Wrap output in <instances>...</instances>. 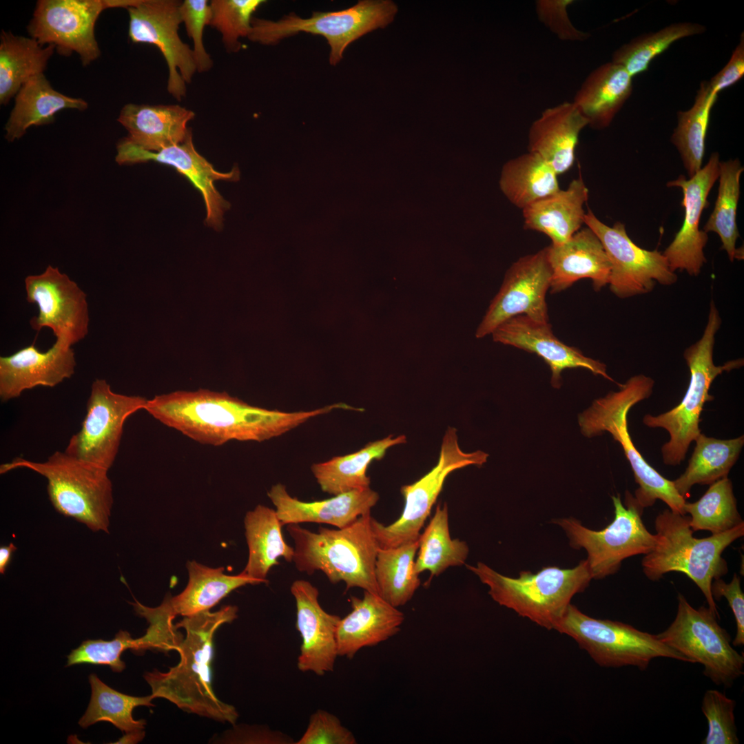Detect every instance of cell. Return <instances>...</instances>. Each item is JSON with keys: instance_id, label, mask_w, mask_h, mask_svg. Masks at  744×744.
Here are the masks:
<instances>
[{"instance_id": "1", "label": "cell", "mask_w": 744, "mask_h": 744, "mask_svg": "<svg viewBox=\"0 0 744 744\" xmlns=\"http://www.w3.org/2000/svg\"><path fill=\"white\" fill-rule=\"evenodd\" d=\"M340 402L310 411L285 412L250 405L226 392L177 391L147 400L144 410L163 424L201 444L263 442L310 419L342 409Z\"/></svg>"}, {"instance_id": "2", "label": "cell", "mask_w": 744, "mask_h": 744, "mask_svg": "<svg viewBox=\"0 0 744 744\" xmlns=\"http://www.w3.org/2000/svg\"><path fill=\"white\" fill-rule=\"evenodd\" d=\"M237 612L236 606H226L216 612L205 610L185 617L175 625L186 632L177 650L180 662L166 672L154 670L144 675L154 698L165 699L188 712L235 724L238 718L236 707L214 693L211 663L216 631L236 619Z\"/></svg>"}, {"instance_id": "3", "label": "cell", "mask_w": 744, "mask_h": 744, "mask_svg": "<svg viewBox=\"0 0 744 744\" xmlns=\"http://www.w3.org/2000/svg\"><path fill=\"white\" fill-rule=\"evenodd\" d=\"M371 519L369 512L344 528L320 526L317 533L298 524L287 525L296 569L309 575L320 570L332 583L343 581L346 590L360 588L380 595L375 572L380 546Z\"/></svg>"}, {"instance_id": "4", "label": "cell", "mask_w": 744, "mask_h": 744, "mask_svg": "<svg viewBox=\"0 0 744 744\" xmlns=\"http://www.w3.org/2000/svg\"><path fill=\"white\" fill-rule=\"evenodd\" d=\"M656 544L643 555L642 570L651 581L659 580L670 572L688 576L703 594L708 608L719 617L711 586L728 571L723 551L744 535V522L719 534L696 538L690 526L689 516L670 508L659 513L654 520Z\"/></svg>"}, {"instance_id": "5", "label": "cell", "mask_w": 744, "mask_h": 744, "mask_svg": "<svg viewBox=\"0 0 744 744\" xmlns=\"http://www.w3.org/2000/svg\"><path fill=\"white\" fill-rule=\"evenodd\" d=\"M654 381L643 374L631 377L617 391L595 400L579 415L581 433L587 437L611 434L623 450L632 469L639 487L634 496L642 508L653 506L657 499L665 503L673 512L685 515L686 502L676 490L673 482L661 475L645 460L630 437L628 427V413L639 402L648 398L653 392Z\"/></svg>"}, {"instance_id": "6", "label": "cell", "mask_w": 744, "mask_h": 744, "mask_svg": "<svg viewBox=\"0 0 744 744\" xmlns=\"http://www.w3.org/2000/svg\"><path fill=\"white\" fill-rule=\"evenodd\" d=\"M466 567L488 587L495 602L548 630L555 629L572 597L593 579L586 559L572 568L550 566L537 573L522 571L517 578L502 575L482 562Z\"/></svg>"}, {"instance_id": "7", "label": "cell", "mask_w": 744, "mask_h": 744, "mask_svg": "<svg viewBox=\"0 0 744 744\" xmlns=\"http://www.w3.org/2000/svg\"><path fill=\"white\" fill-rule=\"evenodd\" d=\"M721 324L719 312L712 300L701 338L683 353L690 378L682 400L667 412L658 415L646 414L643 418L645 426L662 428L668 432L670 439L661 448L663 462L666 465H679L685 459L691 442L701 433L700 416L705 403L714 400L709 390L714 379L725 371L743 366V358L732 360L720 366L714 364L715 336Z\"/></svg>"}, {"instance_id": "8", "label": "cell", "mask_w": 744, "mask_h": 744, "mask_svg": "<svg viewBox=\"0 0 744 744\" xmlns=\"http://www.w3.org/2000/svg\"><path fill=\"white\" fill-rule=\"evenodd\" d=\"M24 468L43 476L50 502L61 514L74 518L92 531L108 533L113 504L108 471L82 462L65 451H56L45 462L21 457L0 466V473Z\"/></svg>"}, {"instance_id": "9", "label": "cell", "mask_w": 744, "mask_h": 744, "mask_svg": "<svg viewBox=\"0 0 744 744\" xmlns=\"http://www.w3.org/2000/svg\"><path fill=\"white\" fill-rule=\"evenodd\" d=\"M391 0H360L338 11L313 12L309 18L294 12L277 21L253 17L247 39L252 42L273 45L300 32L322 36L330 48L329 61L336 65L347 48L364 34L391 23L397 12Z\"/></svg>"}, {"instance_id": "10", "label": "cell", "mask_w": 744, "mask_h": 744, "mask_svg": "<svg viewBox=\"0 0 744 744\" xmlns=\"http://www.w3.org/2000/svg\"><path fill=\"white\" fill-rule=\"evenodd\" d=\"M554 630L573 639L601 667L634 666L645 670L658 657L689 663L657 635L620 621L589 617L571 603Z\"/></svg>"}, {"instance_id": "11", "label": "cell", "mask_w": 744, "mask_h": 744, "mask_svg": "<svg viewBox=\"0 0 744 744\" xmlns=\"http://www.w3.org/2000/svg\"><path fill=\"white\" fill-rule=\"evenodd\" d=\"M612 500L614 517L602 530H591L571 517L553 521L565 531L572 548L586 551L595 579L614 574L624 559L645 555L656 544L655 535L648 530L641 519L643 508L629 491L625 493L624 504L619 495L612 496Z\"/></svg>"}, {"instance_id": "12", "label": "cell", "mask_w": 744, "mask_h": 744, "mask_svg": "<svg viewBox=\"0 0 744 744\" xmlns=\"http://www.w3.org/2000/svg\"><path fill=\"white\" fill-rule=\"evenodd\" d=\"M677 599L674 621L657 638L689 663H701L704 675L715 684L731 687L744 673L743 654L732 647L730 634L717 621L719 617L708 607L696 609L680 593Z\"/></svg>"}, {"instance_id": "13", "label": "cell", "mask_w": 744, "mask_h": 744, "mask_svg": "<svg viewBox=\"0 0 744 744\" xmlns=\"http://www.w3.org/2000/svg\"><path fill=\"white\" fill-rule=\"evenodd\" d=\"M488 457L482 451L464 452L458 444L457 430L448 427L437 464L415 482L401 487L405 504L400 517L387 526L372 517L371 526L380 548L396 547L417 540L448 475L467 466H482Z\"/></svg>"}, {"instance_id": "14", "label": "cell", "mask_w": 744, "mask_h": 744, "mask_svg": "<svg viewBox=\"0 0 744 744\" xmlns=\"http://www.w3.org/2000/svg\"><path fill=\"white\" fill-rule=\"evenodd\" d=\"M147 399L114 392L103 379L95 380L80 431L65 452L82 462L109 471L118 453L126 420L144 409Z\"/></svg>"}, {"instance_id": "15", "label": "cell", "mask_w": 744, "mask_h": 744, "mask_svg": "<svg viewBox=\"0 0 744 744\" xmlns=\"http://www.w3.org/2000/svg\"><path fill=\"white\" fill-rule=\"evenodd\" d=\"M584 224L597 235L606 251L611 265L608 285L618 298L648 293L657 282L669 286L676 282L677 276L663 253L637 246L629 238L624 224L617 222L608 226L589 208Z\"/></svg>"}, {"instance_id": "16", "label": "cell", "mask_w": 744, "mask_h": 744, "mask_svg": "<svg viewBox=\"0 0 744 744\" xmlns=\"http://www.w3.org/2000/svg\"><path fill=\"white\" fill-rule=\"evenodd\" d=\"M181 1L140 0L127 8L129 38L133 43L156 45L167 65V92L178 101L186 96L187 83L197 72L192 49L178 34Z\"/></svg>"}, {"instance_id": "17", "label": "cell", "mask_w": 744, "mask_h": 744, "mask_svg": "<svg viewBox=\"0 0 744 744\" xmlns=\"http://www.w3.org/2000/svg\"><path fill=\"white\" fill-rule=\"evenodd\" d=\"M24 282L27 301L39 308L38 315L30 320L33 330L48 327L56 340L71 347L86 337L87 295L76 282L50 265L40 274L28 276Z\"/></svg>"}, {"instance_id": "18", "label": "cell", "mask_w": 744, "mask_h": 744, "mask_svg": "<svg viewBox=\"0 0 744 744\" xmlns=\"http://www.w3.org/2000/svg\"><path fill=\"white\" fill-rule=\"evenodd\" d=\"M551 278L546 247L518 258L507 270L499 290L477 328L475 337L491 334L499 324L519 315L548 322L546 297Z\"/></svg>"}, {"instance_id": "19", "label": "cell", "mask_w": 744, "mask_h": 744, "mask_svg": "<svg viewBox=\"0 0 744 744\" xmlns=\"http://www.w3.org/2000/svg\"><path fill=\"white\" fill-rule=\"evenodd\" d=\"M107 8L105 0H40L28 30L39 44L53 45L62 55L77 53L85 66L100 56L94 26Z\"/></svg>"}, {"instance_id": "20", "label": "cell", "mask_w": 744, "mask_h": 744, "mask_svg": "<svg viewBox=\"0 0 744 744\" xmlns=\"http://www.w3.org/2000/svg\"><path fill=\"white\" fill-rule=\"evenodd\" d=\"M115 160L119 165L154 161L173 167L202 195L206 209L205 224L215 230L222 229L224 214L231 205L216 189L214 183L238 181L240 172L237 165L228 172L217 171L196 149L192 130L183 143L156 152L141 149L124 138L116 145Z\"/></svg>"}, {"instance_id": "21", "label": "cell", "mask_w": 744, "mask_h": 744, "mask_svg": "<svg viewBox=\"0 0 744 744\" xmlns=\"http://www.w3.org/2000/svg\"><path fill=\"white\" fill-rule=\"evenodd\" d=\"M719 153L713 152L707 163L689 179L680 175L667 183L668 187L681 189L683 196L682 226L663 253L673 272L685 271L690 276H697L706 262L703 249L708 236L699 229V223L703 209L709 204L710 190L719 178Z\"/></svg>"}, {"instance_id": "22", "label": "cell", "mask_w": 744, "mask_h": 744, "mask_svg": "<svg viewBox=\"0 0 744 744\" xmlns=\"http://www.w3.org/2000/svg\"><path fill=\"white\" fill-rule=\"evenodd\" d=\"M290 590L296 601V628L302 639L298 669L323 676L333 671L338 657L336 632L341 618L322 608L319 590L309 581L297 579Z\"/></svg>"}, {"instance_id": "23", "label": "cell", "mask_w": 744, "mask_h": 744, "mask_svg": "<svg viewBox=\"0 0 744 744\" xmlns=\"http://www.w3.org/2000/svg\"><path fill=\"white\" fill-rule=\"evenodd\" d=\"M496 342L534 353L541 358L551 371V384L559 389L561 372L567 369L583 368L595 375L614 382L606 372V366L584 355L578 349L568 346L553 333L548 322H540L526 316H514L499 324L491 333Z\"/></svg>"}, {"instance_id": "24", "label": "cell", "mask_w": 744, "mask_h": 744, "mask_svg": "<svg viewBox=\"0 0 744 744\" xmlns=\"http://www.w3.org/2000/svg\"><path fill=\"white\" fill-rule=\"evenodd\" d=\"M76 366L71 346L56 340L46 351L34 342L0 357V398L6 402L37 386L54 387L71 378Z\"/></svg>"}, {"instance_id": "25", "label": "cell", "mask_w": 744, "mask_h": 744, "mask_svg": "<svg viewBox=\"0 0 744 744\" xmlns=\"http://www.w3.org/2000/svg\"><path fill=\"white\" fill-rule=\"evenodd\" d=\"M267 495L276 507L282 525L313 522L344 528L366 513L379 500L378 493L370 486L358 488L314 502H304L292 497L282 484L273 485Z\"/></svg>"}, {"instance_id": "26", "label": "cell", "mask_w": 744, "mask_h": 744, "mask_svg": "<svg viewBox=\"0 0 744 744\" xmlns=\"http://www.w3.org/2000/svg\"><path fill=\"white\" fill-rule=\"evenodd\" d=\"M351 611L341 618L336 632L338 654L349 659L362 648L373 647L397 634L404 613L379 595L364 591L350 597Z\"/></svg>"}, {"instance_id": "27", "label": "cell", "mask_w": 744, "mask_h": 744, "mask_svg": "<svg viewBox=\"0 0 744 744\" xmlns=\"http://www.w3.org/2000/svg\"><path fill=\"white\" fill-rule=\"evenodd\" d=\"M546 248L552 271L551 293L564 291L582 278L590 279L596 291L608 285L609 259L600 240L587 226L566 242Z\"/></svg>"}, {"instance_id": "28", "label": "cell", "mask_w": 744, "mask_h": 744, "mask_svg": "<svg viewBox=\"0 0 744 744\" xmlns=\"http://www.w3.org/2000/svg\"><path fill=\"white\" fill-rule=\"evenodd\" d=\"M588 125L572 102L544 110L528 130V151L537 154L561 175L575 161L579 134Z\"/></svg>"}, {"instance_id": "29", "label": "cell", "mask_w": 744, "mask_h": 744, "mask_svg": "<svg viewBox=\"0 0 744 744\" xmlns=\"http://www.w3.org/2000/svg\"><path fill=\"white\" fill-rule=\"evenodd\" d=\"M195 113L180 105H138L127 103L118 121L127 130L125 137L136 147L158 152L183 143L191 129L187 125Z\"/></svg>"}, {"instance_id": "30", "label": "cell", "mask_w": 744, "mask_h": 744, "mask_svg": "<svg viewBox=\"0 0 744 744\" xmlns=\"http://www.w3.org/2000/svg\"><path fill=\"white\" fill-rule=\"evenodd\" d=\"M588 199V189L579 175L566 189H560L522 209L524 228L545 234L551 245L562 244L584 224L583 206Z\"/></svg>"}, {"instance_id": "31", "label": "cell", "mask_w": 744, "mask_h": 744, "mask_svg": "<svg viewBox=\"0 0 744 744\" xmlns=\"http://www.w3.org/2000/svg\"><path fill=\"white\" fill-rule=\"evenodd\" d=\"M632 77L612 61L592 70L576 92L572 103L588 121L601 130L608 127L632 92Z\"/></svg>"}, {"instance_id": "32", "label": "cell", "mask_w": 744, "mask_h": 744, "mask_svg": "<svg viewBox=\"0 0 744 744\" xmlns=\"http://www.w3.org/2000/svg\"><path fill=\"white\" fill-rule=\"evenodd\" d=\"M189 582L183 592L175 597L166 596L158 606L160 611L173 621L177 615L191 616L209 610L231 591L247 584L262 583L242 573L227 575L225 568H211L196 561L187 564Z\"/></svg>"}, {"instance_id": "33", "label": "cell", "mask_w": 744, "mask_h": 744, "mask_svg": "<svg viewBox=\"0 0 744 744\" xmlns=\"http://www.w3.org/2000/svg\"><path fill=\"white\" fill-rule=\"evenodd\" d=\"M87 103L81 98L55 90L43 73L27 81L15 96L12 110L5 125V138L13 142L32 126L52 123L55 114L64 109L84 110Z\"/></svg>"}, {"instance_id": "34", "label": "cell", "mask_w": 744, "mask_h": 744, "mask_svg": "<svg viewBox=\"0 0 744 744\" xmlns=\"http://www.w3.org/2000/svg\"><path fill=\"white\" fill-rule=\"evenodd\" d=\"M244 523L249 557L241 573L262 583H268L267 575L272 566L278 564V558L293 561L294 548L283 539V525L276 510L259 504L246 513Z\"/></svg>"}, {"instance_id": "35", "label": "cell", "mask_w": 744, "mask_h": 744, "mask_svg": "<svg viewBox=\"0 0 744 744\" xmlns=\"http://www.w3.org/2000/svg\"><path fill=\"white\" fill-rule=\"evenodd\" d=\"M406 442L403 435H389L367 444L356 452L315 463L311 469L321 490L331 495L369 487L371 481L366 475L369 464L373 460L381 459L389 448Z\"/></svg>"}, {"instance_id": "36", "label": "cell", "mask_w": 744, "mask_h": 744, "mask_svg": "<svg viewBox=\"0 0 744 744\" xmlns=\"http://www.w3.org/2000/svg\"><path fill=\"white\" fill-rule=\"evenodd\" d=\"M55 47H43L32 37L2 30L0 41V103L7 104L21 87L43 74Z\"/></svg>"}, {"instance_id": "37", "label": "cell", "mask_w": 744, "mask_h": 744, "mask_svg": "<svg viewBox=\"0 0 744 744\" xmlns=\"http://www.w3.org/2000/svg\"><path fill=\"white\" fill-rule=\"evenodd\" d=\"M499 185L510 202L521 210L560 189L553 168L528 151L504 164Z\"/></svg>"}, {"instance_id": "38", "label": "cell", "mask_w": 744, "mask_h": 744, "mask_svg": "<svg viewBox=\"0 0 744 744\" xmlns=\"http://www.w3.org/2000/svg\"><path fill=\"white\" fill-rule=\"evenodd\" d=\"M694 451L685 471L673 484L686 499L695 484L710 485L726 477L737 461L744 444V436L730 440L707 437L701 433L694 440Z\"/></svg>"}, {"instance_id": "39", "label": "cell", "mask_w": 744, "mask_h": 744, "mask_svg": "<svg viewBox=\"0 0 744 744\" xmlns=\"http://www.w3.org/2000/svg\"><path fill=\"white\" fill-rule=\"evenodd\" d=\"M415 571L437 576L448 568L464 565L469 553L466 542L451 537L446 504L437 505L434 515L418 538Z\"/></svg>"}, {"instance_id": "40", "label": "cell", "mask_w": 744, "mask_h": 744, "mask_svg": "<svg viewBox=\"0 0 744 744\" xmlns=\"http://www.w3.org/2000/svg\"><path fill=\"white\" fill-rule=\"evenodd\" d=\"M417 550L418 539L378 550L375 572L379 594L396 608L409 601L420 586L415 571Z\"/></svg>"}, {"instance_id": "41", "label": "cell", "mask_w": 744, "mask_h": 744, "mask_svg": "<svg viewBox=\"0 0 744 744\" xmlns=\"http://www.w3.org/2000/svg\"><path fill=\"white\" fill-rule=\"evenodd\" d=\"M716 99L717 96L710 94L708 81H703L693 105L677 112V126L670 140L680 154L689 178L702 167L710 112Z\"/></svg>"}, {"instance_id": "42", "label": "cell", "mask_w": 744, "mask_h": 744, "mask_svg": "<svg viewBox=\"0 0 744 744\" xmlns=\"http://www.w3.org/2000/svg\"><path fill=\"white\" fill-rule=\"evenodd\" d=\"M92 695L90 704L79 724L86 728L99 721H108L127 733L143 731L146 721L135 720L132 711L137 706H154L152 695L133 696L105 684L94 674L89 676Z\"/></svg>"}, {"instance_id": "43", "label": "cell", "mask_w": 744, "mask_h": 744, "mask_svg": "<svg viewBox=\"0 0 744 744\" xmlns=\"http://www.w3.org/2000/svg\"><path fill=\"white\" fill-rule=\"evenodd\" d=\"M743 170L738 158L720 161L717 198L703 228L706 233L712 231L718 234L722 242V249L725 250L731 262L743 258L741 252L736 248V242L739 237L736 212L740 196V178Z\"/></svg>"}, {"instance_id": "44", "label": "cell", "mask_w": 744, "mask_h": 744, "mask_svg": "<svg viewBox=\"0 0 744 744\" xmlns=\"http://www.w3.org/2000/svg\"><path fill=\"white\" fill-rule=\"evenodd\" d=\"M705 30L703 25L697 23H674L633 38L613 52L611 61L621 65L633 77L646 71L651 61L675 41Z\"/></svg>"}, {"instance_id": "45", "label": "cell", "mask_w": 744, "mask_h": 744, "mask_svg": "<svg viewBox=\"0 0 744 744\" xmlns=\"http://www.w3.org/2000/svg\"><path fill=\"white\" fill-rule=\"evenodd\" d=\"M684 510L685 515L689 514L693 532L707 530L719 534L743 522L737 509L732 483L727 477L711 484L697 501L685 502Z\"/></svg>"}, {"instance_id": "46", "label": "cell", "mask_w": 744, "mask_h": 744, "mask_svg": "<svg viewBox=\"0 0 744 744\" xmlns=\"http://www.w3.org/2000/svg\"><path fill=\"white\" fill-rule=\"evenodd\" d=\"M265 2L263 0L210 1L211 17L209 25L220 33L228 52H237L241 49L240 39L249 37L253 14Z\"/></svg>"}, {"instance_id": "47", "label": "cell", "mask_w": 744, "mask_h": 744, "mask_svg": "<svg viewBox=\"0 0 744 744\" xmlns=\"http://www.w3.org/2000/svg\"><path fill=\"white\" fill-rule=\"evenodd\" d=\"M736 701L716 690H707L702 700L701 710L708 725L703 744H738L737 728L734 710Z\"/></svg>"}, {"instance_id": "48", "label": "cell", "mask_w": 744, "mask_h": 744, "mask_svg": "<svg viewBox=\"0 0 744 744\" xmlns=\"http://www.w3.org/2000/svg\"><path fill=\"white\" fill-rule=\"evenodd\" d=\"M134 642V639L131 634L123 630H120L111 641H85L68 656L67 665H108L114 672H121L125 668V664L121 659V654L127 649H132Z\"/></svg>"}, {"instance_id": "49", "label": "cell", "mask_w": 744, "mask_h": 744, "mask_svg": "<svg viewBox=\"0 0 744 744\" xmlns=\"http://www.w3.org/2000/svg\"><path fill=\"white\" fill-rule=\"evenodd\" d=\"M180 14L188 37L193 41V55L198 72L209 70L213 61L203 43V32L211 21L210 3L207 0H185L180 2Z\"/></svg>"}, {"instance_id": "50", "label": "cell", "mask_w": 744, "mask_h": 744, "mask_svg": "<svg viewBox=\"0 0 744 744\" xmlns=\"http://www.w3.org/2000/svg\"><path fill=\"white\" fill-rule=\"evenodd\" d=\"M296 744H356L353 734L335 715L318 709L313 713L307 727Z\"/></svg>"}, {"instance_id": "51", "label": "cell", "mask_w": 744, "mask_h": 744, "mask_svg": "<svg viewBox=\"0 0 744 744\" xmlns=\"http://www.w3.org/2000/svg\"><path fill=\"white\" fill-rule=\"evenodd\" d=\"M572 0H539L536 11L539 19L562 40L584 41L590 34L575 28L570 22L567 7Z\"/></svg>"}, {"instance_id": "52", "label": "cell", "mask_w": 744, "mask_h": 744, "mask_svg": "<svg viewBox=\"0 0 744 744\" xmlns=\"http://www.w3.org/2000/svg\"><path fill=\"white\" fill-rule=\"evenodd\" d=\"M712 595L714 600L725 597L732 610L736 621V632L732 641L734 646H742L744 644V594L741 589V579L734 574L730 583L725 582L721 578L715 579L711 586Z\"/></svg>"}, {"instance_id": "53", "label": "cell", "mask_w": 744, "mask_h": 744, "mask_svg": "<svg viewBox=\"0 0 744 744\" xmlns=\"http://www.w3.org/2000/svg\"><path fill=\"white\" fill-rule=\"evenodd\" d=\"M743 75L744 35L742 33L727 64L708 81L710 94L718 96L721 91L735 84Z\"/></svg>"}, {"instance_id": "54", "label": "cell", "mask_w": 744, "mask_h": 744, "mask_svg": "<svg viewBox=\"0 0 744 744\" xmlns=\"http://www.w3.org/2000/svg\"><path fill=\"white\" fill-rule=\"evenodd\" d=\"M231 735V741L238 743H295L293 738L285 733L260 726H237L232 731Z\"/></svg>"}, {"instance_id": "55", "label": "cell", "mask_w": 744, "mask_h": 744, "mask_svg": "<svg viewBox=\"0 0 744 744\" xmlns=\"http://www.w3.org/2000/svg\"><path fill=\"white\" fill-rule=\"evenodd\" d=\"M17 549L13 543L0 547V573L3 575L11 560L13 552Z\"/></svg>"}]
</instances>
